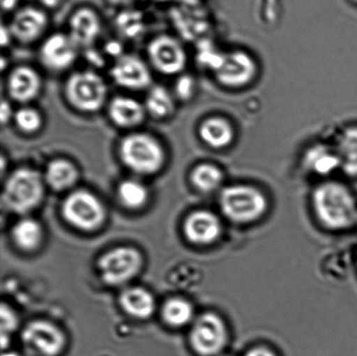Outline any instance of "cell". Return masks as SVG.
<instances>
[{"mask_svg": "<svg viewBox=\"0 0 357 356\" xmlns=\"http://www.w3.org/2000/svg\"><path fill=\"white\" fill-rule=\"evenodd\" d=\"M43 173L30 167H21L7 174L2 189V204L14 215L28 216L44 201Z\"/></svg>", "mask_w": 357, "mask_h": 356, "instance_id": "3957f363", "label": "cell"}, {"mask_svg": "<svg viewBox=\"0 0 357 356\" xmlns=\"http://www.w3.org/2000/svg\"><path fill=\"white\" fill-rule=\"evenodd\" d=\"M146 114L157 121L167 120L176 111V97L163 86H152L144 102Z\"/></svg>", "mask_w": 357, "mask_h": 356, "instance_id": "83f0119b", "label": "cell"}, {"mask_svg": "<svg viewBox=\"0 0 357 356\" xmlns=\"http://www.w3.org/2000/svg\"><path fill=\"white\" fill-rule=\"evenodd\" d=\"M79 176L78 167L66 158L51 160L43 173L45 186L55 193H70L75 190Z\"/></svg>", "mask_w": 357, "mask_h": 356, "instance_id": "7402d4cb", "label": "cell"}, {"mask_svg": "<svg viewBox=\"0 0 357 356\" xmlns=\"http://www.w3.org/2000/svg\"><path fill=\"white\" fill-rule=\"evenodd\" d=\"M118 155L126 169L142 177L155 176L167 162L166 150L159 139L138 131H132L121 139Z\"/></svg>", "mask_w": 357, "mask_h": 356, "instance_id": "7a4b0ae2", "label": "cell"}, {"mask_svg": "<svg viewBox=\"0 0 357 356\" xmlns=\"http://www.w3.org/2000/svg\"><path fill=\"white\" fill-rule=\"evenodd\" d=\"M198 136L201 141L213 150L229 148L236 141V131L229 118L220 115L206 117L199 123Z\"/></svg>", "mask_w": 357, "mask_h": 356, "instance_id": "d6986e66", "label": "cell"}, {"mask_svg": "<svg viewBox=\"0 0 357 356\" xmlns=\"http://www.w3.org/2000/svg\"><path fill=\"white\" fill-rule=\"evenodd\" d=\"M145 258L132 246H118L107 250L96 263L100 281L107 287L125 288L142 273Z\"/></svg>", "mask_w": 357, "mask_h": 356, "instance_id": "5b68a950", "label": "cell"}, {"mask_svg": "<svg viewBox=\"0 0 357 356\" xmlns=\"http://www.w3.org/2000/svg\"><path fill=\"white\" fill-rule=\"evenodd\" d=\"M10 239L15 249L24 254H34L43 246L45 229L38 219L22 216L10 230Z\"/></svg>", "mask_w": 357, "mask_h": 356, "instance_id": "ffe728a7", "label": "cell"}, {"mask_svg": "<svg viewBox=\"0 0 357 356\" xmlns=\"http://www.w3.org/2000/svg\"><path fill=\"white\" fill-rule=\"evenodd\" d=\"M21 343L31 356H61L68 347V337L61 327L45 319L27 323L21 330Z\"/></svg>", "mask_w": 357, "mask_h": 356, "instance_id": "ba28073f", "label": "cell"}, {"mask_svg": "<svg viewBox=\"0 0 357 356\" xmlns=\"http://www.w3.org/2000/svg\"><path fill=\"white\" fill-rule=\"evenodd\" d=\"M182 232L185 240L195 246H208L220 238L222 225L218 216L213 212L199 209L185 218Z\"/></svg>", "mask_w": 357, "mask_h": 356, "instance_id": "9a60e30c", "label": "cell"}, {"mask_svg": "<svg viewBox=\"0 0 357 356\" xmlns=\"http://www.w3.org/2000/svg\"><path fill=\"white\" fill-rule=\"evenodd\" d=\"M220 356H233V355H220Z\"/></svg>", "mask_w": 357, "mask_h": 356, "instance_id": "f35d334b", "label": "cell"}, {"mask_svg": "<svg viewBox=\"0 0 357 356\" xmlns=\"http://www.w3.org/2000/svg\"><path fill=\"white\" fill-rule=\"evenodd\" d=\"M189 346L197 356H220L229 341L225 322L215 313L196 317L188 336Z\"/></svg>", "mask_w": 357, "mask_h": 356, "instance_id": "9c48e42d", "label": "cell"}, {"mask_svg": "<svg viewBox=\"0 0 357 356\" xmlns=\"http://www.w3.org/2000/svg\"><path fill=\"white\" fill-rule=\"evenodd\" d=\"M13 121L17 130L28 135L37 134L44 125V118L40 111L28 105L15 111Z\"/></svg>", "mask_w": 357, "mask_h": 356, "instance_id": "f1b7e54d", "label": "cell"}, {"mask_svg": "<svg viewBox=\"0 0 357 356\" xmlns=\"http://www.w3.org/2000/svg\"><path fill=\"white\" fill-rule=\"evenodd\" d=\"M118 303L126 315L139 322L151 319L157 309L155 295L142 286L129 285L122 288Z\"/></svg>", "mask_w": 357, "mask_h": 356, "instance_id": "e0dca14e", "label": "cell"}, {"mask_svg": "<svg viewBox=\"0 0 357 356\" xmlns=\"http://www.w3.org/2000/svg\"><path fill=\"white\" fill-rule=\"evenodd\" d=\"M312 203L318 219L327 229L338 231L356 226V199L340 181L326 180L318 185L313 192Z\"/></svg>", "mask_w": 357, "mask_h": 356, "instance_id": "6da1fadb", "label": "cell"}, {"mask_svg": "<svg viewBox=\"0 0 357 356\" xmlns=\"http://www.w3.org/2000/svg\"><path fill=\"white\" fill-rule=\"evenodd\" d=\"M43 87L40 72L30 65H19L6 77L7 95L13 102L27 106L38 99Z\"/></svg>", "mask_w": 357, "mask_h": 356, "instance_id": "5bb4252c", "label": "cell"}, {"mask_svg": "<svg viewBox=\"0 0 357 356\" xmlns=\"http://www.w3.org/2000/svg\"><path fill=\"white\" fill-rule=\"evenodd\" d=\"M61 212L63 219L71 228L86 233L100 231L107 219L103 201L87 189L70 192L62 201Z\"/></svg>", "mask_w": 357, "mask_h": 356, "instance_id": "277c9868", "label": "cell"}, {"mask_svg": "<svg viewBox=\"0 0 357 356\" xmlns=\"http://www.w3.org/2000/svg\"><path fill=\"white\" fill-rule=\"evenodd\" d=\"M2 356H22V355L16 353V352L7 350L6 352H3Z\"/></svg>", "mask_w": 357, "mask_h": 356, "instance_id": "8d00e7d4", "label": "cell"}, {"mask_svg": "<svg viewBox=\"0 0 357 356\" xmlns=\"http://www.w3.org/2000/svg\"><path fill=\"white\" fill-rule=\"evenodd\" d=\"M20 0H1V9L3 12L8 13L16 8Z\"/></svg>", "mask_w": 357, "mask_h": 356, "instance_id": "e575fe53", "label": "cell"}, {"mask_svg": "<svg viewBox=\"0 0 357 356\" xmlns=\"http://www.w3.org/2000/svg\"><path fill=\"white\" fill-rule=\"evenodd\" d=\"M219 204L225 217L237 224L257 221L268 208L265 194L257 187L247 184L224 187L220 192Z\"/></svg>", "mask_w": 357, "mask_h": 356, "instance_id": "8992f818", "label": "cell"}, {"mask_svg": "<svg viewBox=\"0 0 357 356\" xmlns=\"http://www.w3.org/2000/svg\"><path fill=\"white\" fill-rule=\"evenodd\" d=\"M334 146L340 170L349 177L357 178V127L345 128Z\"/></svg>", "mask_w": 357, "mask_h": 356, "instance_id": "484cf974", "label": "cell"}, {"mask_svg": "<svg viewBox=\"0 0 357 356\" xmlns=\"http://www.w3.org/2000/svg\"><path fill=\"white\" fill-rule=\"evenodd\" d=\"M15 111L13 109L12 104L9 100L3 99L1 101V107H0V121H1L2 127L8 125L10 121H13L14 114Z\"/></svg>", "mask_w": 357, "mask_h": 356, "instance_id": "1f68e13d", "label": "cell"}, {"mask_svg": "<svg viewBox=\"0 0 357 356\" xmlns=\"http://www.w3.org/2000/svg\"><path fill=\"white\" fill-rule=\"evenodd\" d=\"M101 21L99 15L89 7L75 10L69 20V36L79 47L92 45L100 35Z\"/></svg>", "mask_w": 357, "mask_h": 356, "instance_id": "44dd1931", "label": "cell"}, {"mask_svg": "<svg viewBox=\"0 0 357 356\" xmlns=\"http://www.w3.org/2000/svg\"><path fill=\"white\" fill-rule=\"evenodd\" d=\"M40 3L41 6L48 9H55L58 6H61L63 0H38Z\"/></svg>", "mask_w": 357, "mask_h": 356, "instance_id": "d590c367", "label": "cell"}, {"mask_svg": "<svg viewBox=\"0 0 357 356\" xmlns=\"http://www.w3.org/2000/svg\"><path fill=\"white\" fill-rule=\"evenodd\" d=\"M116 197L119 203L129 211H139L148 205L150 193L148 187L141 180L125 179L118 184Z\"/></svg>", "mask_w": 357, "mask_h": 356, "instance_id": "4316f807", "label": "cell"}, {"mask_svg": "<svg viewBox=\"0 0 357 356\" xmlns=\"http://www.w3.org/2000/svg\"><path fill=\"white\" fill-rule=\"evenodd\" d=\"M244 356H278L275 351L264 346H257L250 348Z\"/></svg>", "mask_w": 357, "mask_h": 356, "instance_id": "d6a6232c", "label": "cell"}, {"mask_svg": "<svg viewBox=\"0 0 357 356\" xmlns=\"http://www.w3.org/2000/svg\"><path fill=\"white\" fill-rule=\"evenodd\" d=\"M213 72L220 86L240 90L250 86L257 79L259 66L250 52L239 49L220 55Z\"/></svg>", "mask_w": 357, "mask_h": 356, "instance_id": "30bf717a", "label": "cell"}, {"mask_svg": "<svg viewBox=\"0 0 357 356\" xmlns=\"http://www.w3.org/2000/svg\"><path fill=\"white\" fill-rule=\"evenodd\" d=\"M110 76L114 84L129 91H143L152 86L153 78L149 66L135 54L118 57L112 65Z\"/></svg>", "mask_w": 357, "mask_h": 356, "instance_id": "4fadbf2b", "label": "cell"}, {"mask_svg": "<svg viewBox=\"0 0 357 356\" xmlns=\"http://www.w3.org/2000/svg\"><path fill=\"white\" fill-rule=\"evenodd\" d=\"M160 317L167 327L174 330L192 325L196 318L192 303L178 296L167 299L163 302L160 308Z\"/></svg>", "mask_w": 357, "mask_h": 356, "instance_id": "cb8c5ba5", "label": "cell"}, {"mask_svg": "<svg viewBox=\"0 0 357 356\" xmlns=\"http://www.w3.org/2000/svg\"><path fill=\"white\" fill-rule=\"evenodd\" d=\"M356 226H357V221H356Z\"/></svg>", "mask_w": 357, "mask_h": 356, "instance_id": "60d3db41", "label": "cell"}, {"mask_svg": "<svg viewBox=\"0 0 357 356\" xmlns=\"http://www.w3.org/2000/svg\"><path fill=\"white\" fill-rule=\"evenodd\" d=\"M6 164H7V160L5 158V155L1 156V172L3 173V170L6 169Z\"/></svg>", "mask_w": 357, "mask_h": 356, "instance_id": "74e56055", "label": "cell"}, {"mask_svg": "<svg viewBox=\"0 0 357 356\" xmlns=\"http://www.w3.org/2000/svg\"><path fill=\"white\" fill-rule=\"evenodd\" d=\"M303 166L318 176H328L340 169V162L335 146L317 143L303 153Z\"/></svg>", "mask_w": 357, "mask_h": 356, "instance_id": "603a6c76", "label": "cell"}, {"mask_svg": "<svg viewBox=\"0 0 357 356\" xmlns=\"http://www.w3.org/2000/svg\"><path fill=\"white\" fill-rule=\"evenodd\" d=\"M351 1L357 3V0H351Z\"/></svg>", "mask_w": 357, "mask_h": 356, "instance_id": "ab89813d", "label": "cell"}, {"mask_svg": "<svg viewBox=\"0 0 357 356\" xmlns=\"http://www.w3.org/2000/svg\"><path fill=\"white\" fill-rule=\"evenodd\" d=\"M146 52L150 64L163 75H181L187 65V52L180 42L170 35L153 38L148 45Z\"/></svg>", "mask_w": 357, "mask_h": 356, "instance_id": "8fae6325", "label": "cell"}, {"mask_svg": "<svg viewBox=\"0 0 357 356\" xmlns=\"http://www.w3.org/2000/svg\"><path fill=\"white\" fill-rule=\"evenodd\" d=\"M48 22V17L43 10L27 6L14 14L9 27L14 40L22 45H31L43 36Z\"/></svg>", "mask_w": 357, "mask_h": 356, "instance_id": "2e32d148", "label": "cell"}, {"mask_svg": "<svg viewBox=\"0 0 357 356\" xmlns=\"http://www.w3.org/2000/svg\"><path fill=\"white\" fill-rule=\"evenodd\" d=\"M196 91V82L191 75H178L174 84V95L176 99L182 101H188L194 97Z\"/></svg>", "mask_w": 357, "mask_h": 356, "instance_id": "f546056e", "label": "cell"}, {"mask_svg": "<svg viewBox=\"0 0 357 356\" xmlns=\"http://www.w3.org/2000/svg\"><path fill=\"white\" fill-rule=\"evenodd\" d=\"M79 49L68 33H55L42 42L38 57L48 71L62 72L75 65Z\"/></svg>", "mask_w": 357, "mask_h": 356, "instance_id": "7c38bea8", "label": "cell"}, {"mask_svg": "<svg viewBox=\"0 0 357 356\" xmlns=\"http://www.w3.org/2000/svg\"><path fill=\"white\" fill-rule=\"evenodd\" d=\"M225 174L216 164L202 162L192 167L189 180L192 186L202 194H212L223 188Z\"/></svg>", "mask_w": 357, "mask_h": 356, "instance_id": "d4e9b609", "label": "cell"}, {"mask_svg": "<svg viewBox=\"0 0 357 356\" xmlns=\"http://www.w3.org/2000/svg\"><path fill=\"white\" fill-rule=\"evenodd\" d=\"M0 41H1L2 47H9L10 44L14 40L12 31L10 30L9 26L2 24L1 31H0Z\"/></svg>", "mask_w": 357, "mask_h": 356, "instance_id": "836d02e7", "label": "cell"}, {"mask_svg": "<svg viewBox=\"0 0 357 356\" xmlns=\"http://www.w3.org/2000/svg\"><path fill=\"white\" fill-rule=\"evenodd\" d=\"M64 95L73 109L90 114L106 106L108 88L99 73L92 70H82L73 72L66 79Z\"/></svg>", "mask_w": 357, "mask_h": 356, "instance_id": "52a82bcc", "label": "cell"}, {"mask_svg": "<svg viewBox=\"0 0 357 356\" xmlns=\"http://www.w3.org/2000/svg\"><path fill=\"white\" fill-rule=\"evenodd\" d=\"M107 115L115 127L134 130L144 122L148 114L144 103L130 96L117 95L107 103Z\"/></svg>", "mask_w": 357, "mask_h": 356, "instance_id": "ac0fdd59", "label": "cell"}, {"mask_svg": "<svg viewBox=\"0 0 357 356\" xmlns=\"http://www.w3.org/2000/svg\"><path fill=\"white\" fill-rule=\"evenodd\" d=\"M20 318L17 314L12 307L6 303H2L0 307V327H1V333L12 334L19 329Z\"/></svg>", "mask_w": 357, "mask_h": 356, "instance_id": "4dcf8cb0", "label": "cell"}]
</instances>
